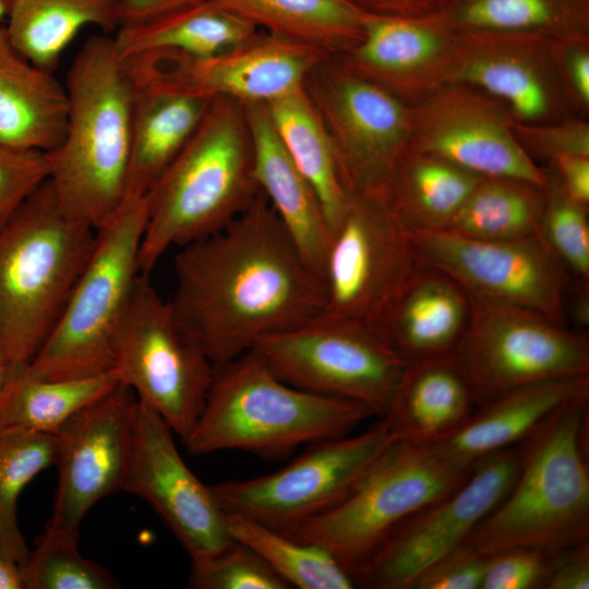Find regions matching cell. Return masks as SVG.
I'll return each instance as SVG.
<instances>
[{"instance_id":"20","label":"cell","mask_w":589,"mask_h":589,"mask_svg":"<svg viewBox=\"0 0 589 589\" xmlns=\"http://www.w3.org/2000/svg\"><path fill=\"white\" fill-rule=\"evenodd\" d=\"M172 430L139 400L132 456L122 490L147 502L189 554L202 565L232 541L226 513L211 486L181 458Z\"/></svg>"},{"instance_id":"49","label":"cell","mask_w":589,"mask_h":589,"mask_svg":"<svg viewBox=\"0 0 589 589\" xmlns=\"http://www.w3.org/2000/svg\"><path fill=\"white\" fill-rule=\"evenodd\" d=\"M362 14L377 16H424L438 12L443 0H346Z\"/></svg>"},{"instance_id":"23","label":"cell","mask_w":589,"mask_h":589,"mask_svg":"<svg viewBox=\"0 0 589 589\" xmlns=\"http://www.w3.org/2000/svg\"><path fill=\"white\" fill-rule=\"evenodd\" d=\"M470 314L466 289L445 273L418 262L372 327L410 362L455 353Z\"/></svg>"},{"instance_id":"9","label":"cell","mask_w":589,"mask_h":589,"mask_svg":"<svg viewBox=\"0 0 589 589\" xmlns=\"http://www.w3.org/2000/svg\"><path fill=\"white\" fill-rule=\"evenodd\" d=\"M111 371L184 441L206 400L214 364L168 300L140 274L113 341Z\"/></svg>"},{"instance_id":"44","label":"cell","mask_w":589,"mask_h":589,"mask_svg":"<svg viewBox=\"0 0 589 589\" xmlns=\"http://www.w3.org/2000/svg\"><path fill=\"white\" fill-rule=\"evenodd\" d=\"M514 133L531 157L548 163L565 154L589 156V123L585 118L569 116L545 123H514Z\"/></svg>"},{"instance_id":"16","label":"cell","mask_w":589,"mask_h":589,"mask_svg":"<svg viewBox=\"0 0 589 589\" xmlns=\"http://www.w3.org/2000/svg\"><path fill=\"white\" fill-rule=\"evenodd\" d=\"M407 233L417 262L445 273L469 294L526 308L566 326L569 278L539 235L483 240L447 229Z\"/></svg>"},{"instance_id":"6","label":"cell","mask_w":589,"mask_h":589,"mask_svg":"<svg viewBox=\"0 0 589 589\" xmlns=\"http://www.w3.org/2000/svg\"><path fill=\"white\" fill-rule=\"evenodd\" d=\"M96 233L64 214L48 180L0 229V346L9 370L26 365L49 336Z\"/></svg>"},{"instance_id":"24","label":"cell","mask_w":589,"mask_h":589,"mask_svg":"<svg viewBox=\"0 0 589 589\" xmlns=\"http://www.w3.org/2000/svg\"><path fill=\"white\" fill-rule=\"evenodd\" d=\"M589 395V374L519 386L478 405L452 434L434 442L454 461L474 468L497 452L515 447L565 402Z\"/></svg>"},{"instance_id":"5","label":"cell","mask_w":589,"mask_h":589,"mask_svg":"<svg viewBox=\"0 0 589 589\" xmlns=\"http://www.w3.org/2000/svg\"><path fill=\"white\" fill-rule=\"evenodd\" d=\"M372 416L364 404L284 382L251 349L214 366L203 410L183 443L193 455L237 449L280 458L300 445L348 435Z\"/></svg>"},{"instance_id":"42","label":"cell","mask_w":589,"mask_h":589,"mask_svg":"<svg viewBox=\"0 0 589 589\" xmlns=\"http://www.w3.org/2000/svg\"><path fill=\"white\" fill-rule=\"evenodd\" d=\"M48 176L47 152L0 145V229Z\"/></svg>"},{"instance_id":"32","label":"cell","mask_w":589,"mask_h":589,"mask_svg":"<svg viewBox=\"0 0 589 589\" xmlns=\"http://www.w3.org/2000/svg\"><path fill=\"white\" fill-rule=\"evenodd\" d=\"M437 13L455 33L589 40V0H443Z\"/></svg>"},{"instance_id":"55","label":"cell","mask_w":589,"mask_h":589,"mask_svg":"<svg viewBox=\"0 0 589 589\" xmlns=\"http://www.w3.org/2000/svg\"><path fill=\"white\" fill-rule=\"evenodd\" d=\"M0 555H1V542H0Z\"/></svg>"},{"instance_id":"41","label":"cell","mask_w":589,"mask_h":589,"mask_svg":"<svg viewBox=\"0 0 589 589\" xmlns=\"http://www.w3.org/2000/svg\"><path fill=\"white\" fill-rule=\"evenodd\" d=\"M195 589H289V585L254 550L232 540L202 565H192L189 582Z\"/></svg>"},{"instance_id":"3","label":"cell","mask_w":589,"mask_h":589,"mask_svg":"<svg viewBox=\"0 0 589 589\" xmlns=\"http://www.w3.org/2000/svg\"><path fill=\"white\" fill-rule=\"evenodd\" d=\"M259 191L245 107L213 97L192 137L145 195L141 274L148 275L169 249L225 228Z\"/></svg>"},{"instance_id":"48","label":"cell","mask_w":589,"mask_h":589,"mask_svg":"<svg viewBox=\"0 0 589 589\" xmlns=\"http://www.w3.org/2000/svg\"><path fill=\"white\" fill-rule=\"evenodd\" d=\"M548 168L573 200L589 205V156L565 154L555 157Z\"/></svg>"},{"instance_id":"13","label":"cell","mask_w":589,"mask_h":589,"mask_svg":"<svg viewBox=\"0 0 589 589\" xmlns=\"http://www.w3.org/2000/svg\"><path fill=\"white\" fill-rule=\"evenodd\" d=\"M417 263L384 197L349 193L323 260V314L372 326Z\"/></svg>"},{"instance_id":"47","label":"cell","mask_w":589,"mask_h":589,"mask_svg":"<svg viewBox=\"0 0 589 589\" xmlns=\"http://www.w3.org/2000/svg\"><path fill=\"white\" fill-rule=\"evenodd\" d=\"M545 588H589V539L584 540L558 554Z\"/></svg>"},{"instance_id":"28","label":"cell","mask_w":589,"mask_h":589,"mask_svg":"<svg viewBox=\"0 0 589 589\" xmlns=\"http://www.w3.org/2000/svg\"><path fill=\"white\" fill-rule=\"evenodd\" d=\"M212 98L135 86L128 195L148 193L192 137Z\"/></svg>"},{"instance_id":"15","label":"cell","mask_w":589,"mask_h":589,"mask_svg":"<svg viewBox=\"0 0 589 589\" xmlns=\"http://www.w3.org/2000/svg\"><path fill=\"white\" fill-rule=\"evenodd\" d=\"M328 55L256 31L238 45L208 57L151 51L122 60L136 87L263 103L300 89Z\"/></svg>"},{"instance_id":"36","label":"cell","mask_w":589,"mask_h":589,"mask_svg":"<svg viewBox=\"0 0 589 589\" xmlns=\"http://www.w3.org/2000/svg\"><path fill=\"white\" fill-rule=\"evenodd\" d=\"M545 187L508 178H482L447 230L483 240H516L538 235Z\"/></svg>"},{"instance_id":"51","label":"cell","mask_w":589,"mask_h":589,"mask_svg":"<svg viewBox=\"0 0 589 589\" xmlns=\"http://www.w3.org/2000/svg\"><path fill=\"white\" fill-rule=\"evenodd\" d=\"M565 316L577 330L587 332L589 326V283L569 279L565 294Z\"/></svg>"},{"instance_id":"50","label":"cell","mask_w":589,"mask_h":589,"mask_svg":"<svg viewBox=\"0 0 589 589\" xmlns=\"http://www.w3.org/2000/svg\"><path fill=\"white\" fill-rule=\"evenodd\" d=\"M203 1L208 0H122V24L146 21Z\"/></svg>"},{"instance_id":"21","label":"cell","mask_w":589,"mask_h":589,"mask_svg":"<svg viewBox=\"0 0 589 589\" xmlns=\"http://www.w3.org/2000/svg\"><path fill=\"white\" fill-rule=\"evenodd\" d=\"M552 40L524 34L456 33L450 83L500 101L518 123H545L572 115L556 72Z\"/></svg>"},{"instance_id":"1","label":"cell","mask_w":589,"mask_h":589,"mask_svg":"<svg viewBox=\"0 0 589 589\" xmlns=\"http://www.w3.org/2000/svg\"><path fill=\"white\" fill-rule=\"evenodd\" d=\"M175 277L173 314L214 366L324 312L321 278L261 191L225 228L181 247Z\"/></svg>"},{"instance_id":"33","label":"cell","mask_w":589,"mask_h":589,"mask_svg":"<svg viewBox=\"0 0 589 589\" xmlns=\"http://www.w3.org/2000/svg\"><path fill=\"white\" fill-rule=\"evenodd\" d=\"M256 29L336 56L362 35V13L346 0H214Z\"/></svg>"},{"instance_id":"8","label":"cell","mask_w":589,"mask_h":589,"mask_svg":"<svg viewBox=\"0 0 589 589\" xmlns=\"http://www.w3.org/2000/svg\"><path fill=\"white\" fill-rule=\"evenodd\" d=\"M474 468L434 443L396 437L342 501L280 531L325 548L353 577L401 522L450 493Z\"/></svg>"},{"instance_id":"39","label":"cell","mask_w":589,"mask_h":589,"mask_svg":"<svg viewBox=\"0 0 589 589\" xmlns=\"http://www.w3.org/2000/svg\"><path fill=\"white\" fill-rule=\"evenodd\" d=\"M79 537L46 529L22 568L25 589H116L117 580L83 557Z\"/></svg>"},{"instance_id":"37","label":"cell","mask_w":589,"mask_h":589,"mask_svg":"<svg viewBox=\"0 0 589 589\" xmlns=\"http://www.w3.org/2000/svg\"><path fill=\"white\" fill-rule=\"evenodd\" d=\"M232 540L254 550L290 588L351 589L352 575L325 548L297 540L254 519L226 513Z\"/></svg>"},{"instance_id":"52","label":"cell","mask_w":589,"mask_h":589,"mask_svg":"<svg viewBox=\"0 0 589 589\" xmlns=\"http://www.w3.org/2000/svg\"><path fill=\"white\" fill-rule=\"evenodd\" d=\"M0 589H25L22 567L0 555Z\"/></svg>"},{"instance_id":"30","label":"cell","mask_w":589,"mask_h":589,"mask_svg":"<svg viewBox=\"0 0 589 589\" xmlns=\"http://www.w3.org/2000/svg\"><path fill=\"white\" fill-rule=\"evenodd\" d=\"M482 178L446 159L409 148L383 197L406 229L442 230Z\"/></svg>"},{"instance_id":"35","label":"cell","mask_w":589,"mask_h":589,"mask_svg":"<svg viewBox=\"0 0 589 589\" xmlns=\"http://www.w3.org/2000/svg\"><path fill=\"white\" fill-rule=\"evenodd\" d=\"M118 384L112 371L94 376L43 380L10 369L0 388V428L56 433L79 410Z\"/></svg>"},{"instance_id":"40","label":"cell","mask_w":589,"mask_h":589,"mask_svg":"<svg viewBox=\"0 0 589 589\" xmlns=\"http://www.w3.org/2000/svg\"><path fill=\"white\" fill-rule=\"evenodd\" d=\"M545 202L538 235L569 279L589 283L588 205L563 190L546 169Z\"/></svg>"},{"instance_id":"12","label":"cell","mask_w":589,"mask_h":589,"mask_svg":"<svg viewBox=\"0 0 589 589\" xmlns=\"http://www.w3.org/2000/svg\"><path fill=\"white\" fill-rule=\"evenodd\" d=\"M469 297L470 320L455 354L477 405L527 384L589 374L587 332L526 308Z\"/></svg>"},{"instance_id":"43","label":"cell","mask_w":589,"mask_h":589,"mask_svg":"<svg viewBox=\"0 0 589 589\" xmlns=\"http://www.w3.org/2000/svg\"><path fill=\"white\" fill-rule=\"evenodd\" d=\"M560 553L532 546L497 552L489 558L481 589L545 588Z\"/></svg>"},{"instance_id":"26","label":"cell","mask_w":589,"mask_h":589,"mask_svg":"<svg viewBox=\"0 0 589 589\" xmlns=\"http://www.w3.org/2000/svg\"><path fill=\"white\" fill-rule=\"evenodd\" d=\"M477 400L455 353L410 361L382 416L397 438L444 440L473 412Z\"/></svg>"},{"instance_id":"29","label":"cell","mask_w":589,"mask_h":589,"mask_svg":"<svg viewBox=\"0 0 589 589\" xmlns=\"http://www.w3.org/2000/svg\"><path fill=\"white\" fill-rule=\"evenodd\" d=\"M256 31L244 19L208 0L146 21L122 24L112 38L121 60L151 51L200 58L227 50Z\"/></svg>"},{"instance_id":"25","label":"cell","mask_w":589,"mask_h":589,"mask_svg":"<svg viewBox=\"0 0 589 589\" xmlns=\"http://www.w3.org/2000/svg\"><path fill=\"white\" fill-rule=\"evenodd\" d=\"M253 141V173L309 267L321 278L329 224L320 197L285 149L266 105L243 104Z\"/></svg>"},{"instance_id":"7","label":"cell","mask_w":589,"mask_h":589,"mask_svg":"<svg viewBox=\"0 0 589 589\" xmlns=\"http://www.w3.org/2000/svg\"><path fill=\"white\" fill-rule=\"evenodd\" d=\"M146 196L128 195L96 233L94 250L49 336L23 366L43 380L111 371L113 341L141 274Z\"/></svg>"},{"instance_id":"53","label":"cell","mask_w":589,"mask_h":589,"mask_svg":"<svg viewBox=\"0 0 589 589\" xmlns=\"http://www.w3.org/2000/svg\"><path fill=\"white\" fill-rule=\"evenodd\" d=\"M9 371V365L0 346V388L2 387Z\"/></svg>"},{"instance_id":"17","label":"cell","mask_w":589,"mask_h":589,"mask_svg":"<svg viewBox=\"0 0 589 589\" xmlns=\"http://www.w3.org/2000/svg\"><path fill=\"white\" fill-rule=\"evenodd\" d=\"M518 446L481 460L455 490L401 522L353 573L356 585L411 589L437 560L464 544L509 491Z\"/></svg>"},{"instance_id":"34","label":"cell","mask_w":589,"mask_h":589,"mask_svg":"<svg viewBox=\"0 0 589 589\" xmlns=\"http://www.w3.org/2000/svg\"><path fill=\"white\" fill-rule=\"evenodd\" d=\"M265 105L285 149L316 191L332 228L349 193L329 139L303 86Z\"/></svg>"},{"instance_id":"4","label":"cell","mask_w":589,"mask_h":589,"mask_svg":"<svg viewBox=\"0 0 589 589\" xmlns=\"http://www.w3.org/2000/svg\"><path fill=\"white\" fill-rule=\"evenodd\" d=\"M589 395L572 399L518 444L504 498L466 541L491 556L516 546L560 553L589 539Z\"/></svg>"},{"instance_id":"14","label":"cell","mask_w":589,"mask_h":589,"mask_svg":"<svg viewBox=\"0 0 589 589\" xmlns=\"http://www.w3.org/2000/svg\"><path fill=\"white\" fill-rule=\"evenodd\" d=\"M395 438L381 419L358 435L313 443L273 473L211 488L225 513L286 529L342 501Z\"/></svg>"},{"instance_id":"45","label":"cell","mask_w":589,"mask_h":589,"mask_svg":"<svg viewBox=\"0 0 589 589\" xmlns=\"http://www.w3.org/2000/svg\"><path fill=\"white\" fill-rule=\"evenodd\" d=\"M489 558L465 542L428 567L411 589H481Z\"/></svg>"},{"instance_id":"31","label":"cell","mask_w":589,"mask_h":589,"mask_svg":"<svg viewBox=\"0 0 589 589\" xmlns=\"http://www.w3.org/2000/svg\"><path fill=\"white\" fill-rule=\"evenodd\" d=\"M5 29L12 45L36 65L53 71L86 26L105 34L122 24V0H9Z\"/></svg>"},{"instance_id":"56","label":"cell","mask_w":589,"mask_h":589,"mask_svg":"<svg viewBox=\"0 0 589 589\" xmlns=\"http://www.w3.org/2000/svg\"><path fill=\"white\" fill-rule=\"evenodd\" d=\"M9 1V0H8Z\"/></svg>"},{"instance_id":"19","label":"cell","mask_w":589,"mask_h":589,"mask_svg":"<svg viewBox=\"0 0 589 589\" xmlns=\"http://www.w3.org/2000/svg\"><path fill=\"white\" fill-rule=\"evenodd\" d=\"M413 151L446 159L481 177H508L545 187L541 168L514 133L515 120L494 98L446 84L410 104Z\"/></svg>"},{"instance_id":"2","label":"cell","mask_w":589,"mask_h":589,"mask_svg":"<svg viewBox=\"0 0 589 589\" xmlns=\"http://www.w3.org/2000/svg\"><path fill=\"white\" fill-rule=\"evenodd\" d=\"M64 86L67 128L47 152L48 181L64 214L97 230L128 196L135 85L103 34L84 43Z\"/></svg>"},{"instance_id":"27","label":"cell","mask_w":589,"mask_h":589,"mask_svg":"<svg viewBox=\"0 0 589 589\" xmlns=\"http://www.w3.org/2000/svg\"><path fill=\"white\" fill-rule=\"evenodd\" d=\"M67 119L65 86L24 57L0 25V145L50 152L62 142Z\"/></svg>"},{"instance_id":"46","label":"cell","mask_w":589,"mask_h":589,"mask_svg":"<svg viewBox=\"0 0 589 589\" xmlns=\"http://www.w3.org/2000/svg\"><path fill=\"white\" fill-rule=\"evenodd\" d=\"M552 55L572 115L589 112V40L553 41Z\"/></svg>"},{"instance_id":"18","label":"cell","mask_w":589,"mask_h":589,"mask_svg":"<svg viewBox=\"0 0 589 589\" xmlns=\"http://www.w3.org/2000/svg\"><path fill=\"white\" fill-rule=\"evenodd\" d=\"M137 405L134 392L118 383L55 433L58 484L46 529L79 537L87 512L122 490L132 456Z\"/></svg>"},{"instance_id":"38","label":"cell","mask_w":589,"mask_h":589,"mask_svg":"<svg viewBox=\"0 0 589 589\" xmlns=\"http://www.w3.org/2000/svg\"><path fill=\"white\" fill-rule=\"evenodd\" d=\"M55 433L0 428V542L1 555L26 565L31 550L17 520V500L24 488L56 461Z\"/></svg>"},{"instance_id":"11","label":"cell","mask_w":589,"mask_h":589,"mask_svg":"<svg viewBox=\"0 0 589 589\" xmlns=\"http://www.w3.org/2000/svg\"><path fill=\"white\" fill-rule=\"evenodd\" d=\"M303 89L329 139L347 192L383 196L410 147V104L334 56L309 72Z\"/></svg>"},{"instance_id":"10","label":"cell","mask_w":589,"mask_h":589,"mask_svg":"<svg viewBox=\"0 0 589 589\" xmlns=\"http://www.w3.org/2000/svg\"><path fill=\"white\" fill-rule=\"evenodd\" d=\"M252 349L284 382L364 404L378 416L409 363L371 325L324 314L266 335Z\"/></svg>"},{"instance_id":"22","label":"cell","mask_w":589,"mask_h":589,"mask_svg":"<svg viewBox=\"0 0 589 589\" xmlns=\"http://www.w3.org/2000/svg\"><path fill=\"white\" fill-rule=\"evenodd\" d=\"M456 33L438 13L424 16L362 14V35L334 56L342 65L412 104L449 84Z\"/></svg>"},{"instance_id":"54","label":"cell","mask_w":589,"mask_h":589,"mask_svg":"<svg viewBox=\"0 0 589 589\" xmlns=\"http://www.w3.org/2000/svg\"><path fill=\"white\" fill-rule=\"evenodd\" d=\"M9 2L8 0H0V25L7 19Z\"/></svg>"}]
</instances>
